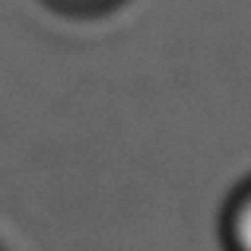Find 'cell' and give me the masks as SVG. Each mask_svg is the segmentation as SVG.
Masks as SVG:
<instances>
[{
	"instance_id": "7a4b0ae2",
	"label": "cell",
	"mask_w": 251,
	"mask_h": 251,
	"mask_svg": "<svg viewBox=\"0 0 251 251\" xmlns=\"http://www.w3.org/2000/svg\"><path fill=\"white\" fill-rule=\"evenodd\" d=\"M54 16L70 19V23H99V19L115 16L118 10L130 3V0H42Z\"/></svg>"
},
{
	"instance_id": "6da1fadb",
	"label": "cell",
	"mask_w": 251,
	"mask_h": 251,
	"mask_svg": "<svg viewBox=\"0 0 251 251\" xmlns=\"http://www.w3.org/2000/svg\"><path fill=\"white\" fill-rule=\"evenodd\" d=\"M223 251H251V175L242 178L220 210Z\"/></svg>"
}]
</instances>
